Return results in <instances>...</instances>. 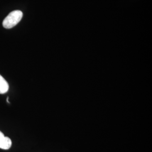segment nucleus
<instances>
[{
    "mask_svg": "<svg viewBox=\"0 0 152 152\" xmlns=\"http://www.w3.org/2000/svg\"><path fill=\"white\" fill-rule=\"evenodd\" d=\"M23 15V12L20 10L12 11L4 20L3 27L6 29H10L15 27L21 20Z\"/></svg>",
    "mask_w": 152,
    "mask_h": 152,
    "instance_id": "f257e3e1",
    "label": "nucleus"
},
{
    "mask_svg": "<svg viewBox=\"0 0 152 152\" xmlns=\"http://www.w3.org/2000/svg\"><path fill=\"white\" fill-rule=\"evenodd\" d=\"M12 145L11 139L5 136L4 134L0 131V148L5 150H7L10 149Z\"/></svg>",
    "mask_w": 152,
    "mask_h": 152,
    "instance_id": "f03ea898",
    "label": "nucleus"
},
{
    "mask_svg": "<svg viewBox=\"0 0 152 152\" xmlns=\"http://www.w3.org/2000/svg\"><path fill=\"white\" fill-rule=\"evenodd\" d=\"M9 86L5 78L0 75V94H4L8 91Z\"/></svg>",
    "mask_w": 152,
    "mask_h": 152,
    "instance_id": "7ed1b4c3",
    "label": "nucleus"
}]
</instances>
